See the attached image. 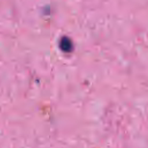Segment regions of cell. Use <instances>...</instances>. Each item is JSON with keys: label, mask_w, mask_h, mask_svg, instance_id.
<instances>
[{"label": "cell", "mask_w": 148, "mask_h": 148, "mask_svg": "<svg viewBox=\"0 0 148 148\" xmlns=\"http://www.w3.org/2000/svg\"><path fill=\"white\" fill-rule=\"evenodd\" d=\"M60 47L64 51H70L73 47V43L71 39L68 36H63L60 41Z\"/></svg>", "instance_id": "obj_1"}]
</instances>
